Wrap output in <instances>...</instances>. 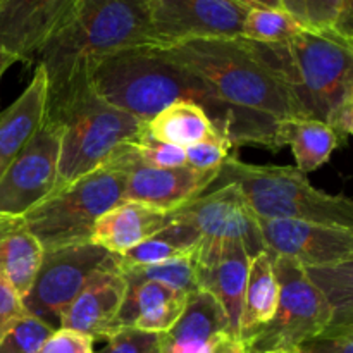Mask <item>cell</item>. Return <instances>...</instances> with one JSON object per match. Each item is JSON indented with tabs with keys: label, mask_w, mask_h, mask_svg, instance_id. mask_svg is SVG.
<instances>
[{
	"label": "cell",
	"mask_w": 353,
	"mask_h": 353,
	"mask_svg": "<svg viewBox=\"0 0 353 353\" xmlns=\"http://www.w3.org/2000/svg\"><path fill=\"white\" fill-rule=\"evenodd\" d=\"M210 353H247L245 343L238 338L233 336H224L221 338L219 343L214 347V350Z\"/></svg>",
	"instance_id": "39"
},
{
	"label": "cell",
	"mask_w": 353,
	"mask_h": 353,
	"mask_svg": "<svg viewBox=\"0 0 353 353\" xmlns=\"http://www.w3.org/2000/svg\"><path fill=\"white\" fill-rule=\"evenodd\" d=\"M24 316H26V310L19 295L0 281V341L9 333L10 327Z\"/></svg>",
	"instance_id": "37"
},
{
	"label": "cell",
	"mask_w": 353,
	"mask_h": 353,
	"mask_svg": "<svg viewBox=\"0 0 353 353\" xmlns=\"http://www.w3.org/2000/svg\"><path fill=\"white\" fill-rule=\"evenodd\" d=\"M62 126L43 121L0 176V214L23 217L55 188Z\"/></svg>",
	"instance_id": "11"
},
{
	"label": "cell",
	"mask_w": 353,
	"mask_h": 353,
	"mask_svg": "<svg viewBox=\"0 0 353 353\" xmlns=\"http://www.w3.org/2000/svg\"><path fill=\"white\" fill-rule=\"evenodd\" d=\"M126 281L116 264V255L107 259L86 281L62 319L64 330L95 340H107L119 330Z\"/></svg>",
	"instance_id": "16"
},
{
	"label": "cell",
	"mask_w": 353,
	"mask_h": 353,
	"mask_svg": "<svg viewBox=\"0 0 353 353\" xmlns=\"http://www.w3.org/2000/svg\"><path fill=\"white\" fill-rule=\"evenodd\" d=\"M43 259V248L23 217L0 214V281L23 299Z\"/></svg>",
	"instance_id": "22"
},
{
	"label": "cell",
	"mask_w": 353,
	"mask_h": 353,
	"mask_svg": "<svg viewBox=\"0 0 353 353\" xmlns=\"http://www.w3.org/2000/svg\"><path fill=\"white\" fill-rule=\"evenodd\" d=\"M231 143L224 137H212L185 148L186 165L196 171H219L230 155Z\"/></svg>",
	"instance_id": "34"
},
{
	"label": "cell",
	"mask_w": 353,
	"mask_h": 353,
	"mask_svg": "<svg viewBox=\"0 0 353 353\" xmlns=\"http://www.w3.org/2000/svg\"><path fill=\"white\" fill-rule=\"evenodd\" d=\"M171 223L169 212L145 203L121 200L93 226L90 243L112 255L131 250Z\"/></svg>",
	"instance_id": "20"
},
{
	"label": "cell",
	"mask_w": 353,
	"mask_h": 353,
	"mask_svg": "<svg viewBox=\"0 0 353 353\" xmlns=\"http://www.w3.org/2000/svg\"><path fill=\"white\" fill-rule=\"evenodd\" d=\"M303 28L283 9L250 7L243 23L241 38L257 43H283Z\"/></svg>",
	"instance_id": "30"
},
{
	"label": "cell",
	"mask_w": 353,
	"mask_h": 353,
	"mask_svg": "<svg viewBox=\"0 0 353 353\" xmlns=\"http://www.w3.org/2000/svg\"><path fill=\"white\" fill-rule=\"evenodd\" d=\"M14 62H17V61L12 57V55L7 54V52H3V50H0V79H2V76L6 74V71L14 64Z\"/></svg>",
	"instance_id": "41"
},
{
	"label": "cell",
	"mask_w": 353,
	"mask_h": 353,
	"mask_svg": "<svg viewBox=\"0 0 353 353\" xmlns=\"http://www.w3.org/2000/svg\"><path fill=\"white\" fill-rule=\"evenodd\" d=\"M47 116V78L40 65L24 92L0 112V176L37 134Z\"/></svg>",
	"instance_id": "21"
},
{
	"label": "cell",
	"mask_w": 353,
	"mask_h": 353,
	"mask_svg": "<svg viewBox=\"0 0 353 353\" xmlns=\"http://www.w3.org/2000/svg\"><path fill=\"white\" fill-rule=\"evenodd\" d=\"M147 131L157 140L181 148L212 137H223L210 123L205 110L186 100L171 103L157 116L152 117L147 123Z\"/></svg>",
	"instance_id": "26"
},
{
	"label": "cell",
	"mask_w": 353,
	"mask_h": 353,
	"mask_svg": "<svg viewBox=\"0 0 353 353\" xmlns=\"http://www.w3.org/2000/svg\"><path fill=\"white\" fill-rule=\"evenodd\" d=\"M288 86L300 116L327 123L353 93V40L334 30H302L283 43H257Z\"/></svg>",
	"instance_id": "4"
},
{
	"label": "cell",
	"mask_w": 353,
	"mask_h": 353,
	"mask_svg": "<svg viewBox=\"0 0 353 353\" xmlns=\"http://www.w3.org/2000/svg\"><path fill=\"white\" fill-rule=\"evenodd\" d=\"M61 126L54 192L105 164L119 145L137 140L147 124L100 100L95 92H90L68 110Z\"/></svg>",
	"instance_id": "7"
},
{
	"label": "cell",
	"mask_w": 353,
	"mask_h": 353,
	"mask_svg": "<svg viewBox=\"0 0 353 353\" xmlns=\"http://www.w3.org/2000/svg\"><path fill=\"white\" fill-rule=\"evenodd\" d=\"M327 126L334 131L338 141H347L353 131V93L345 97L327 119Z\"/></svg>",
	"instance_id": "38"
},
{
	"label": "cell",
	"mask_w": 353,
	"mask_h": 353,
	"mask_svg": "<svg viewBox=\"0 0 353 353\" xmlns=\"http://www.w3.org/2000/svg\"><path fill=\"white\" fill-rule=\"evenodd\" d=\"M90 85L100 100L145 124L174 102L196 103L205 110L217 133L231 143L233 110L199 76L162 57L150 45L103 57L93 68Z\"/></svg>",
	"instance_id": "3"
},
{
	"label": "cell",
	"mask_w": 353,
	"mask_h": 353,
	"mask_svg": "<svg viewBox=\"0 0 353 353\" xmlns=\"http://www.w3.org/2000/svg\"><path fill=\"white\" fill-rule=\"evenodd\" d=\"M224 336L231 334L223 307L199 290L188 296L178 321L161 333V353H210Z\"/></svg>",
	"instance_id": "18"
},
{
	"label": "cell",
	"mask_w": 353,
	"mask_h": 353,
	"mask_svg": "<svg viewBox=\"0 0 353 353\" xmlns=\"http://www.w3.org/2000/svg\"><path fill=\"white\" fill-rule=\"evenodd\" d=\"M128 145H130V150L134 155V159L145 165H152V168H181V165H186L185 148L157 140L148 133L147 126L137 140H131Z\"/></svg>",
	"instance_id": "31"
},
{
	"label": "cell",
	"mask_w": 353,
	"mask_h": 353,
	"mask_svg": "<svg viewBox=\"0 0 353 353\" xmlns=\"http://www.w3.org/2000/svg\"><path fill=\"white\" fill-rule=\"evenodd\" d=\"M279 147L288 145L300 172L319 169L331 159L340 145L334 131L326 123L310 117H293L279 123Z\"/></svg>",
	"instance_id": "24"
},
{
	"label": "cell",
	"mask_w": 353,
	"mask_h": 353,
	"mask_svg": "<svg viewBox=\"0 0 353 353\" xmlns=\"http://www.w3.org/2000/svg\"><path fill=\"white\" fill-rule=\"evenodd\" d=\"M248 9L238 0H150L152 38L155 47L241 38Z\"/></svg>",
	"instance_id": "10"
},
{
	"label": "cell",
	"mask_w": 353,
	"mask_h": 353,
	"mask_svg": "<svg viewBox=\"0 0 353 353\" xmlns=\"http://www.w3.org/2000/svg\"><path fill=\"white\" fill-rule=\"evenodd\" d=\"M271 257L279 285L278 307L272 319L243 341L247 353H293L331 321L330 305L305 274V269L290 259L274 254Z\"/></svg>",
	"instance_id": "8"
},
{
	"label": "cell",
	"mask_w": 353,
	"mask_h": 353,
	"mask_svg": "<svg viewBox=\"0 0 353 353\" xmlns=\"http://www.w3.org/2000/svg\"><path fill=\"white\" fill-rule=\"evenodd\" d=\"M265 250L302 268L353 261V230L293 219H259Z\"/></svg>",
	"instance_id": "14"
},
{
	"label": "cell",
	"mask_w": 353,
	"mask_h": 353,
	"mask_svg": "<svg viewBox=\"0 0 353 353\" xmlns=\"http://www.w3.org/2000/svg\"><path fill=\"white\" fill-rule=\"evenodd\" d=\"M124 281L126 293L119 310V327L165 333L181 316L190 296L147 279L124 276Z\"/></svg>",
	"instance_id": "19"
},
{
	"label": "cell",
	"mask_w": 353,
	"mask_h": 353,
	"mask_svg": "<svg viewBox=\"0 0 353 353\" xmlns=\"http://www.w3.org/2000/svg\"><path fill=\"white\" fill-rule=\"evenodd\" d=\"M52 333H54L52 327L26 314L2 338L0 353H40Z\"/></svg>",
	"instance_id": "32"
},
{
	"label": "cell",
	"mask_w": 353,
	"mask_h": 353,
	"mask_svg": "<svg viewBox=\"0 0 353 353\" xmlns=\"http://www.w3.org/2000/svg\"><path fill=\"white\" fill-rule=\"evenodd\" d=\"M148 2H150V0H148Z\"/></svg>",
	"instance_id": "45"
},
{
	"label": "cell",
	"mask_w": 353,
	"mask_h": 353,
	"mask_svg": "<svg viewBox=\"0 0 353 353\" xmlns=\"http://www.w3.org/2000/svg\"><path fill=\"white\" fill-rule=\"evenodd\" d=\"M169 217L192 226L203 241H238L250 259L265 252L257 217L234 185L210 190L169 212Z\"/></svg>",
	"instance_id": "13"
},
{
	"label": "cell",
	"mask_w": 353,
	"mask_h": 353,
	"mask_svg": "<svg viewBox=\"0 0 353 353\" xmlns=\"http://www.w3.org/2000/svg\"><path fill=\"white\" fill-rule=\"evenodd\" d=\"M303 269L330 305V324L353 326V261Z\"/></svg>",
	"instance_id": "27"
},
{
	"label": "cell",
	"mask_w": 353,
	"mask_h": 353,
	"mask_svg": "<svg viewBox=\"0 0 353 353\" xmlns=\"http://www.w3.org/2000/svg\"><path fill=\"white\" fill-rule=\"evenodd\" d=\"M247 7H268V9H281L279 0H238Z\"/></svg>",
	"instance_id": "40"
},
{
	"label": "cell",
	"mask_w": 353,
	"mask_h": 353,
	"mask_svg": "<svg viewBox=\"0 0 353 353\" xmlns=\"http://www.w3.org/2000/svg\"><path fill=\"white\" fill-rule=\"evenodd\" d=\"M155 47L145 0H78L64 26L41 47L34 64L47 78V116L61 126L68 110L93 92L90 76L107 55Z\"/></svg>",
	"instance_id": "2"
},
{
	"label": "cell",
	"mask_w": 353,
	"mask_h": 353,
	"mask_svg": "<svg viewBox=\"0 0 353 353\" xmlns=\"http://www.w3.org/2000/svg\"><path fill=\"white\" fill-rule=\"evenodd\" d=\"M293 353H353V326L327 324L321 333L299 345Z\"/></svg>",
	"instance_id": "35"
},
{
	"label": "cell",
	"mask_w": 353,
	"mask_h": 353,
	"mask_svg": "<svg viewBox=\"0 0 353 353\" xmlns=\"http://www.w3.org/2000/svg\"><path fill=\"white\" fill-rule=\"evenodd\" d=\"M234 185L259 219H293L353 230V202L310 185L296 168L255 165L228 155L207 192Z\"/></svg>",
	"instance_id": "5"
},
{
	"label": "cell",
	"mask_w": 353,
	"mask_h": 353,
	"mask_svg": "<svg viewBox=\"0 0 353 353\" xmlns=\"http://www.w3.org/2000/svg\"><path fill=\"white\" fill-rule=\"evenodd\" d=\"M7 2V0H0V9H2V6H3V3H6Z\"/></svg>",
	"instance_id": "43"
},
{
	"label": "cell",
	"mask_w": 353,
	"mask_h": 353,
	"mask_svg": "<svg viewBox=\"0 0 353 353\" xmlns=\"http://www.w3.org/2000/svg\"><path fill=\"white\" fill-rule=\"evenodd\" d=\"M130 141L116 148L105 164L119 169L126 174L123 200L145 203L154 209L172 212L199 199L209 190L219 171H196L181 168H152L134 159L130 150Z\"/></svg>",
	"instance_id": "12"
},
{
	"label": "cell",
	"mask_w": 353,
	"mask_h": 353,
	"mask_svg": "<svg viewBox=\"0 0 353 353\" xmlns=\"http://www.w3.org/2000/svg\"><path fill=\"white\" fill-rule=\"evenodd\" d=\"M303 30H334L353 40L352 14L345 9L343 0H279Z\"/></svg>",
	"instance_id": "28"
},
{
	"label": "cell",
	"mask_w": 353,
	"mask_h": 353,
	"mask_svg": "<svg viewBox=\"0 0 353 353\" xmlns=\"http://www.w3.org/2000/svg\"><path fill=\"white\" fill-rule=\"evenodd\" d=\"M250 255L238 241H203L199 248V286L223 307L230 334L240 340V316L243 307Z\"/></svg>",
	"instance_id": "17"
},
{
	"label": "cell",
	"mask_w": 353,
	"mask_h": 353,
	"mask_svg": "<svg viewBox=\"0 0 353 353\" xmlns=\"http://www.w3.org/2000/svg\"><path fill=\"white\" fill-rule=\"evenodd\" d=\"M126 174L109 164L50 193L24 214L28 231L45 250L88 243L97 221L123 200Z\"/></svg>",
	"instance_id": "6"
},
{
	"label": "cell",
	"mask_w": 353,
	"mask_h": 353,
	"mask_svg": "<svg viewBox=\"0 0 353 353\" xmlns=\"http://www.w3.org/2000/svg\"><path fill=\"white\" fill-rule=\"evenodd\" d=\"M112 254L93 243L45 250L40 269L26 295L21 299L28 316L52 330H61L62 319L90 276Z\"/></svg>",
	"instance_id": "9"
},
{
	"label": "cell",
	"mask_w": 353,
	"mask_h": 353,
	"mask_svg": "<svg viewBox=\"0 0 353 353\" xmlns=\"http://www.w3.org/2000/svg\"><path fill=\"white\" fill-rule=\"evenodd\" d=\"M279 285L272 257L268 250L255 255L248 268L243 307L240 316V340L245 341L272 319L278 307Z\"/></svg>",
	"instance_id": "23"
},
{
	"label": "cell",
	"mask_w": 353,
	"mask_h": 353,
	"mask_svg": "<svg viewBox=\"0 0 353 353\" xmlns=\"http://www.w3.org/2000/svg\"><path fill=\"white\" fill-rule=\"evenodd\" d=\"M40 353H95V350L92 338L61 327L47 338Z\"/></svg>",
	"instance_id": "36"
},
{
	"label": "cell",
	"mask_w": 353,
	"mask_h": 353,
	"mask_svg": "<svg viewBox=\"0 0 353 353\" xmlns=\"http://www.w3.org/2000/svg\"><path fill=\"white\" fill-rule=\"evenodd\" d=\"M155 48L162 57L199 76L233 110L231 147L262 145L278 150L279 123L302 117L286 83L254 41L217 38Z\"/></svg>",
	"instance_id": "1"
},
{
	"label": "cell",
	"mask_w": 353,
	"mask_h": 353,
	"mask_svg": "<svg viewBox=\"0 0 353 353\" xmlns=\"http://www.w3.org/2000/svg\"><path fill=\"white\" fill-rule=\"evenodd\" d=\"M268 353H286V352H268Z\"/></svg>",
	"instance_id": "44"
},
{
	"label": "cell",
	"mask_w": 353,
	"mask_h": 353,
	"mask_svg": "<svg viewBox=\"0 0 353 353\" xmlns=\"http://www.w3.org/2000/svg\"><path fill=\"white\" fill-rule=\"evenodd\" d=\"M200 243H202V238L192 226L171 221L154 236L147 238L124 254L116 255V264L119 269L162 264V262L195 254L199 252Z\"/></svg>",
	"instance_id": "25"
},
{
	"label": "cell",
	"mask_w": 353,
	"mask_h": 353,
	"mask_svg": "<svg viewBox=\"0 0 353 353\" xmlns=\"http://www.w3.org/2000/svg\"><path fill=\"white\" fill-rule=\"evenodd\" d=\"M124 276L147 281L161 283L169 288L181 292L185 295L199 292V252L188 257L174 259V261L162 262V264L143 265V268L121 269Z\"/></svg>",
	"instance_id": "29"
},
{
	"label": "cell",
	"mask_w": 353,
	"mask_h": 353,
	"mask_svg": "<svg viewBox=\"0 0 353 353\" xmlns=\"http://www.w3.org/2000/svg\"><path fill=\"white\" fill-rule=\"evenodd\" d=\"M78 0H7L0 9V50L34 64L37 54L64 26Z\"/></svg>",
	"instance_id": "15"
},
{
	"label": "cell",
	"mask_w": 353,
	"mask_h": 353,
	"mask_svg": "<svg viewBox=\"0 0 353 353\" xmlns=\"http://www.w3.org/2000/svg\"><path fill=\"white\" fill-rule=\"evenodd\" d=\"M99 353H161V333L119 327Z\"/></svg>",
	"instance_id": "33"
},
{
	"label": "cell",
	"mask_w": 353,
	"mask_h": 353,
	"mask_svg": "<svg viewBox=\"0 0 353 353\" xmlns=\"http://www.w3.org/2000/svg\"><path fill=\"white\" fill-rule=\"evenodd\" d=\"M343 3H345V9H347L348 12L352 14V9H353V0H343Z\"/></svg>",
	"instance_id": "42"
}]
</instances>
